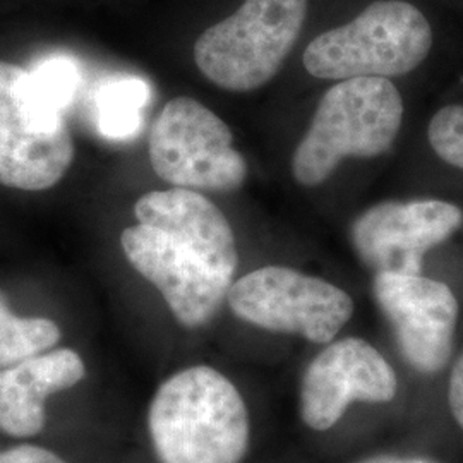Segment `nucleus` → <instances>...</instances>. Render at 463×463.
I'll return each instance as SVG.
<instances>
[{"mask_svg": "<svg viewBox=\"0 0 463 463\" xmlns=\"http://www.w3.org/2000/svg\"><path fill=\"white\" fill-rule=\"evenodd\" d=\"M136 227L120 233L134 269L151 281L184 328L215 317L239 265L229 220L196 191H151L134 204Z\"/></svg>", "mask_w": 463, "mask_h": 463, "instance_id": "f257e3e1", "label": "nucleus"}, {"mask_svg": "<svg viewBox=\"0 0 463 463\" xmlns=\"http://www.w3.org/2000/svg\"><path fill=\"white\" fill-rule=\"evenodd\" d=\"M148 430L162 463H241L250 432L244 398L210 365L187 367L160 384Z\"/></svg>", "mask_w": 463, "mask_h": 463, "instance_id": "f03ea898", "label": "nucleus"}, {"mask_svg": "<svg viewBox=\"0 0 463 463\" xmlns=\"http://www.w3.org/2000/svg\"><path fill=\"white\" fill-rule=\"evenodd\" d=\"M403 120V99L386 78L338 81L323 95L292 156L296 181L325 183L348 156L373 158L393 146Z\"/></svg>", "mask_w": 463, "mask_h": 463, "instance_id": "7ed1b4c3", "label": "nucleus"}, {"mask_svg": "<svg viewBox=\"0 0 463 463\" xmlns=\"http://www.w3.org/2000/svg\"><path fill=\"white\" fill-rule=\"evenodd\" d=\"M432 49V28L409 2L378 0L347 24L316 36L302 55L319 80L397 78L420 66Z\"/></svg>", "mask_w": 463, "mask_h": 463, "instance_id": "20e7f679", "label": "nucleus"}, {"mask_svg": "<svg viewBox=\"0 0 463 463\" xmlns=\"http://www.w3.org/2000/svg\"><path fill=\"white\" fill-rule=\"evenodd\" d=\"M306 14L307 0H246L231 17L199 36L196 66L223 90H258L280 71Z\"/></svg>", "mask_w": 463, "mask_h": 463, "instance_id": "39448f33", "label": "nucleus"}, {"mask_svg": "<svg viewBox=\"0 0 463 463\" xmlns=\"http://www.w3.org/2000/svg\"><path fill=\"white\" fill-rule=\"evenodd\" d=\"M231 128L198 99H170L149 133V162L165 183L208 193L237 191L248 177L244 156L232 146Z\"/></svg>", "mask_w": 463, "mask_h": 463, "instance_id": "423d86ee", "label": "nucleus"}, {"mask_svg": "<svg viewBox=\"0 0 463 463\" xmlns=\"http://www.w3.org/2000/svg\"><path fill=\"white\" fill-rule=\"evenodd\" d=\"M227 302L249 325L315 344L331 342L354 315L345 290L287 266H265L233 281Z\"/></svg>", "mask_w": 463, "mask_h": 463, "instance_id": "0eeeda50", "label": "nucleus"}, {"mask_svg": "<svg viewBox=\"0 0 463 463\" xmlns=\"http://www.w3.org/2000/svg\"><path fill=\"white\" fill-rule=\"evenodd\" d=\"M72 160L64 114L38 101L26 69L0 62V184L45 191L66 175Z\"/></svg>", "mask_w": 463, "mask_h": 463, "instance_id": "6e6552de", "label": "nucleus"}, {"mask_svg": "<svg viewBox=\"0 0 463 463\" xmlns=\"http://www.w3.org/2000/svg\"><path fill=\"white\" fill-rule=\"evenodd\" d=\"M462 223V210L448 201H384L354 222L352 244L378 273L420 275L426 252L443 244Z\"/></svg>", "mask_w": 463, "mask_h": 463, "instance_id": "1a4fd4ad", "label": "nucleus"}, {"mask_svg": "<svg viewBox=\"0 0 463 463\" xmlns=\"http://www.w3.org/2000/svg\"><path fill=\"white\" fill-rule=\"evenodd\" d=\"M374 298L392 323L403 359L422 374L447 365L458 321V300L443 281L380 271Z\"/></svg>", "mask_w": 463, "mask_h": 463, "instance_id": "9d476101", "label": "nucleus"}, {"mask_svg": "<svg viewBox=\"0 0 463 463\" xmlns=\"http://www.w3.org/2000/svg\"><path fill=\"white\" fill-rule=\"evenodd\" d=\"M393 367L363 338H344L319 352L300 384V415L306 426L328 430L354 402L388 403L397 397Z\"/></svg>", "mask_w": 463, "mask_h": 463, "instance_id": "9b49d317", "label": "nucleus"}, {"mask_svg": "<svg viewBox=\"0 0 463 463\" xmlns=\"http://www.w3.org/2000/svg\"><path fill=\"white\" fill-rule=\"evenodd\" d=\"M84 376L86 365L72 348L47 350L0 369V430L13 438L36 436L47 422V398Z\"/></svg>", "mask_w": 463, "mask_h": 463, "instance_id": "f8f14e48", "label": "nucleus"}, {"mask_svg": "<svg viewBox=\"0 0 463 463\" xmlns=\"http://www.w3.org/2000/svg\"><path fill=\"white\" fill-rule=\"evenodd\" d=\"M61 336V328L52 319L14 315L0 292V369L47 352Z\"/></svg>", "mask_w": 463, "mask_h": 463, "instance_id": "ddd939ff", "label": "nucleus"}, {"mask_svg": "<svg viewBox=\"0 0 463 463\" xmlns=\"http://www.w3.org/2000/svg\"><path fill=\"white\" fill-rule=\"evenodd\" d=\"M149 99V86L137 78L105 84L97 95L99 131L110 139H128L141 126V110Z\"/></svg>", "mask_w": 463, "mask_h": 463, "instance_id": "4468645a", "label": "nucleus"}, {"mask_svg": "<svg viewBox=\"0 0 463 463\" xmlns=\"http://www.w3.org/2000/svg\"><path fill=\"white\" fill-rule=\"evenodd\" d=\"M34 97L52 112L64 114L80 84V71L74 61L52 57L28 71Z\"/></svg>", "mask_w": 463, "mask_h": 463, "instance_id": "2eb2a0df", "label": "nucleus"}, {"mask_svg": "<svg viewBox=\"0 0 463 463\" xmlns=\"http://www.w3.org/2000/svg\"><path fill=\"white\" fill-rule=\"evenodd\" d=\"M430 148L449 165L463 170V107L447 105L430 118Z\"/></svg>", "mask_w": 463, "mask_h": 463, "instance_id": "dca6fc26", "label": "nucleus"}, {"mask_svg": "<svg viewBox=\"0 0 463 463\" xmlns=\"http://www.w3.org/2000/svg\"><path fill=\"white\" fill-rule=\"evenodd\" d=\"M0 463H67L47 448L21 445L0 451Z\"/></svg>", "mask_w": 463, "mask_h": 463, "instance_id": "f3484780", "label": "nucleus"}, {"mask_svg": "<svg viewBox=\"0 0 463 463\" xmlns=\"http://www.w3.org/2000/svg\"><path fill=\"white\" fill-rule=\"evenodd\" d=\"M448 403H449L451 415L463 430V354L457 359V363L451 369L449 384H448Z\"/></svg>", "mask_w": 463, "mask_h": 463, "instance_id": "a211bd4d", "label": "nucleus"}, {"mask_svg": "<svg viewBox=\"0 0 463 463\" xmlns=\"http://www.w3.org/2000/svg\"><path fill=\"white\" fill-rule=\"evenodd\" d=\"M357 463H441L428 457H398V455H376Z\"/></svg>", "mask_w": 463, "mask_h": 463, "instance_id": "6ab92c4d", "label": "nucleus"}]
</instances>
